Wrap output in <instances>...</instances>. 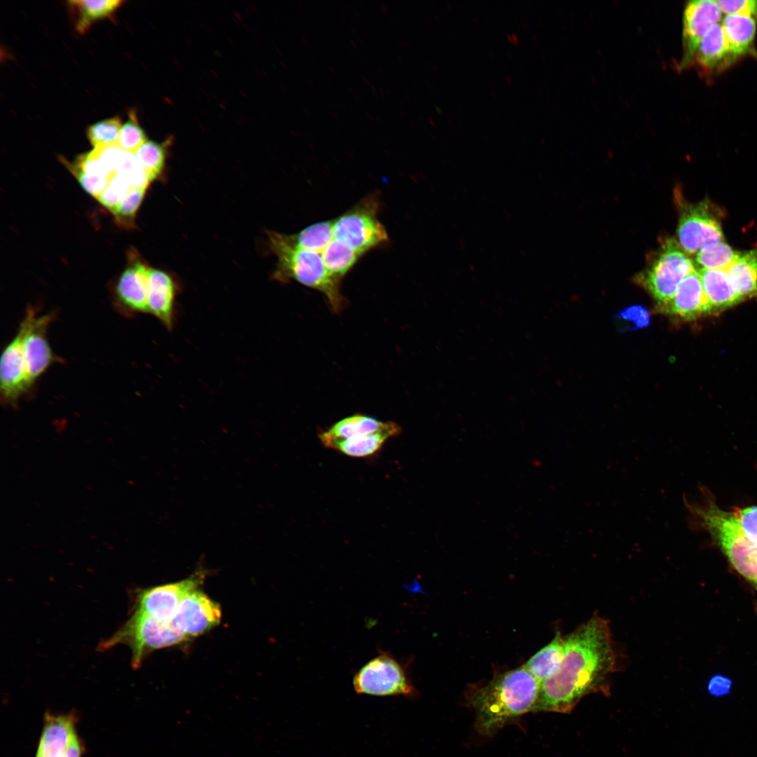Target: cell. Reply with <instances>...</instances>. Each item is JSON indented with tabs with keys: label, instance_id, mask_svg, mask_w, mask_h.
Listing matches in <instances>:
<instances>
[{
	"label": "cell",
	"instance_id": "22",
	"mask_svg": "<svg viewBox=\"0 0 757 757\" xmlns=\"http://www.w3.org/2000/svg\"><path fill=\"white\" fill-rule=\"evenodd\" d=\"M400 432V427L391 421L389 426L382 430L350 439L332 441L325 446L348 456L367 457L378 452L389 438L395 437Z\"/></svg>",
	"mask_w": 757,
	"mask_h": 757
},
{
	"label": "cell",
	"instance_id": "34",
	"mask_svg": "<svg viewBox=\"0 0 757 757\" xmlns=\"http://www.w3.org/2000/svg\"><path fill=\"white\" fill-rule=\"evenodd\" d=\"M144 132L140 128L135 116H131L121 127L117 144L123 151L135 154L146 142Z\"/></svg>",
	"mask_w": 757,
	"mask_h": 757
},
{
	"label": "cell",
	"instance_id": "19",
	"mask_svg": "<svg viewBox=\"0 0 757 757\" xmlns=\"http://www.w3.org/2000/svg\"><path fill=\"white\" fill-rule=\"evenodd\" d=\"M176 287L165 272L151 268L148 277L147 313L157 318L168 329L173 327Z\"/></svg>",
	"mask_w": 757,
	"mask_h": 757
},
{
	"label": "cell",
	"instance_id": "10",
	"mask_svg": "<svg viewBox=\"0 0 757 757\" xmlns=\"http://www.w3.org/2000/svg\"><path fill=\"white\" fill-rule=\"evenodd\" d=\"M53 319V314L38 315L35 308H29L18 331L32 386L55 360L46 338L48 326Z\"/></svg>",
	"mask_w": 757,
	"mask_h": 757
},
{
	"label": "cell",
	"instance_id": "20",
	"mask_svg": "<svg viewBox=\"0 0 757 757\" xmlns=\"http://www.w3.org/2000/svg\"><path fill=\"white\" fill-rule=\"evenodd\" d=\"M708 315L718 314L743 301L725 269L700 268Z\"/></svg>",
	"mask_w": 757,
	"mask_h": 757
},
{
	"label": "cell",
	"instance_id": "8",
	"mask_svg": "<svg viewBox=\"0 0 757 757\" xmlns=\"http://www.w3.org/2000/svg\"><path fill=\"white\" fill-rule=\"evenodd\" d=\"M661 247L643 282L652 296L664 304L673 297L682 280L695 268L688 254L675 239L667 238Z\"/></svg>",
	"mask_w": 757,
	"mask_h": 757
},
{
	"label": "cell",
	"instance_id": "3",
	"mask_svg": "<svg viewBox=\"0 0 757 757\" xmlns=\"http://www.w3.org/2000/svg\"><path fill=\"white\" fill-rule=\"evenodd\" d=\"M268 236L270 247L278 257L274 279L284 282L293 280L320 292L332 310L339 313L346 304L341 293V280L328 271L321 255L299 247L290 236L270 231Z\"/></svg>",
	"mask_w": 757,
	"mask_h": 757
},
{
	"label": "cell",
	"instance_id": "38",
	"mask_svg": "<svg viewBox=\"0 0 757 757\" xmlns=\"http://www.w3.org/2000/svg\"><path fill=\"white\" fill-rule=\"evenodd\" d=\"M721 12L757 18V0H717Z\"/></svg>",
	"mask_w": 757,
	"mask_h": 757
},
{
	"label": "cell",
	"instance_id": "25",
	"mask_svg": "<svg viewBox=\"0 0 757 757\" xmlns=\"http://www.w3.org/2000/svg\"><path fill=\"white\" fill-rule=\"evenodd\" d=\"M565 637L557 632L553 640L533 655L524 667L540 683L559 670L564 657Z\"/></svg>",
	"mask_w": 757,
	"mask_h": 757
},
{
	"label": "cell",
	"instance_id": "32",
	"mask_svg": "<svg viewBox=\"0 0 757 757\" xmlns=\"http://www.w3.org/2000/svg\"><path fill=\"white\" fill-rule=\"evenodd\" d=\"M115 172L123 177L132 188H147L151 182L135 154L123 151L116 165Z\"/></svg>",
	"mask_w": 757,
	"mask_h": 757
},
{
	"label": "cell",
	"instance_id": "35",
	"mask_svg": "<svg viewBox=\"0 0 757 757\" xmlns=\"http://www.w3.org/2000/svg\"><path fill=\"white\" fill-rule=\"evenodd\" d=\"M132 189L123 177L116 173L97 200L102 206L111 211L130 193Z\"/></svg>",
	"mask_w": 757,
	"mask_h": 757
},
{
	"label": "cell",
	"instance_id": "31",
	"mask_svg": "<svg viewBox=\"0 0 757 757\" xmlns=\"http://www.w3.org/2000/svg\"><path fill=\"white\" fill-rule=\"evenodd\" d=\"M146 191V188H133L130 193L111 210L118 226L127 229L135 227V215Z\"/></svg>",
	"mask_w": 757,
	"mask_h": 757
},
{
	"label": "cell",
	"instance_id": "29",
	"mask_svg": "<svg viewBox=\"0 0 757 757\" xmlns=\"http://www.w3.org/2000/svg\"><path fill=\"white\" fill-rule=\"evenodd\" d=\"M725 242L718 241L705 245L696 254V262L705 269H727L738 257Z\"/></svg>",
	"mask_w": 757,
	"mask_h": 757
},
{
	"label": "cell",
	"instance_id": "30",
	"mask_svg": "<svg viewBox=\"0 0 757 757\" xmlns=\"http://www.w3.org/2000/svg\"><path fill=\"white\" fill-rule=\"evenodd\" d=\"M135 156L151 182L162 173L165 158V151L162 144L147 140L137 151Z\"/></svg>",
	"mask_w": 757,
	"mask_h": 757
},
{
	"label": "cell",
	"instance_id": "5",
	"mask_svg": "<svg viewBox=\"0 0 757 757\" xmlns=\"http://www.w3.org/2000/svg\"><path fill=\"white\" fill-rule=\"evenodd\" d=\"M189 639L171 621L163 622L132 609L130 618L107 639L101 641L97 649L107 650L118 645L128 646L132 653L134 669L151 652L182 643Z\"/></svg>",
	"mask_w": 757,
	"mask_h": 757
},
{
	"label": "cell",
	"instance_id": "33",
	"mask_svg": "<svg viewBox=\"0 0 757 757\" xmlns=\"http://www.w3.org/2000/svg\"><path fill=\"white\" fill-rule=\"evenodd\" d=\"M122 125L118 117L98 121L87 130V136L94 147L117 144Z\"/></svg>",
	"mask_w": 757,
	"mask_h": 757
},
{
	"label": "cell",
	"instance_id": "27",
	"mask_svg": "<svg viewBox=\"0 0 757 757\" xmlns=\"http://www.w3.org/2000/svg\"><path fill=\"white\" fill-rule=\"evenodd\" d=\"M328 271L342 280L362 257L353 249L334 238L320 254Z\"/></svg>",
	"mask_w": 757,
	"mask_h": 757
},
{
	"label": "cell",
	"instance_id": "14",
	"mask_svg": "<svg viewBox=\"0 0 757 757\" xmlns=\"http://www.w3.org/2000/svg\"><path fill=\"white\" fill-rule=\"evenodd\" d=\"M221 618L219 605L196 589L181 601L172 622L189 638L201 635L214 627L219 624Z\"/></svg>",
	"mask_w": 757,
	"mask_h": 757
},
{
	"label": "cell",
	"instance_id": "12",
	"mask_svg": "<svg viewBox=\"0 0 757 757\" xmlns=\"http://www.w3.org/2000/svg\"><path fill=\"white\" fill-rule=\"evenodd\" d=\"M202 578L196 574L176 582L138 590L132 608L160 621H171L181 601L197 589Z\"/></svg>",
	"mask_w": 757,
	"mask_h": 757
},
{
	"label": "cell",
	"instance_id": "36",
	"mask_svg": "<svg viewBox=\"0 0 757 757\" xmlns=\"http://www.w3.org/2000/svg\"><path fill=\"white\" fill-rule=\"evenodd\" d=\"M64 163L76 178L82 188L95 198H97L104 191L112 178L89 176L72 163L66 161Z\"/></svg>",
	"mask_w": 757,
	"mask_h": 757
},
{
	"label": "cell",
	"instance_id": "16",
	"mask_svg": "<svg viewBox=\"0 0 757 757\" xmlns=\"http://www.w3.org/2000/svg\"><path fill=\"white\" fill-rule=\"evenodd\" d=\"M33 386L31 383L18 333L4 348L0 362V392L1 401L13 404Z\"/></svg>",
	"mask_w": 757,
	"mask_h": 757
},
{
	"label": "cell",
	"instance_id": "40",
	"mask_svg": "<svg viewBox=\"0 0 757 757\" xmlns=\"http://www.w3.org/2000/svg\"><path fill=\"white\" fill-rule=\"evenodd\" d=\"M732 685V681L729 677L716 674L709 679L707 690L710 695L714 697H721L730 693Z\"/></svg>",
	"mask_w": 757,
	"mask_h": 757
},
{
	"label": "cell",
	"instance_id": "13",
	"mask_svg": "<svg viewBox=\"0 0 757 757\" xmlns=\"http://www.w3.org/2000/svg\"><path fill=\"white\" fill-rule=\"evenodd\" d=\"M128 258L130 264L115 286V304L123 314L147 313L148 277L151 267L137 252H130Z\"/></svg>",
	"mask_w": 757,
	"mask_h": 757
},
{
	"label": "cell",
	"instance_id": "37",
	"mask_svg": "<svg viewBox=\"0 0 757 757\" xmlns=\"http://www.w3.org/2000/svg\"><path fill=\"white\" fill-rule=\"evenodd\" d=\"M742 535L757 543V507H749L732 511Z\"/></svg>",
	"mask_w": 757,
	"mask_h": 757
},
{
	"label": "cell",
	"instance_id": "21",
	"mask_svg": "<svg viewBox=\"0 0 757 757\" xmlns=\"http://www.w3.org/2000/svg\"><path fill=\"white\" fill-rule=\"evenodd\" d=\"M728 48L736 59L755 53L753 49L756 22L753 18L737 15H726L721 24Z\"/></svg>",
	"mask_w": 757,
	"mask_h": 757
},
{
	"label": "cell",
	"instance_id": "28",
	"mask_svg": "<svg viewBox=\"0 0 757 757\" xmlns=\"http://www.w3.org/2000/svg\"><path fill=\"white\" fill-rule=\"evenodd\" d=\"M290 237L299 247L320 254L334 238L333 219L313 224Z\"/></svg>",
	"mask_w": 757,
	"mask_h": 757
},
{
	"label": "cell",
	"instance_id": "26",
	"mask_svg": "<svg viewBox=\"0 0 757 757\" xmlns=\"http://www.w3.org/2000/svg\"><path fill=\"white\" fill-rule=\"evenodd\" d=\"M123 3L120 0L69 1L75 15L76 29L81 33L85 32L94 21L110 16Z\"/></svg>",
	"mask_w": 757,
	"mask_h": 757
},
{
	"label": "cell",
	"instance_id": "9",
	"mask_svg": "<svg viewBox=\"0 0 757 757\" xmlns=\"http://www.w3.org/2000/svg\"><path fill=\"white\" fill-rule=\"evenodd\" d=\"M77 723L75 712H45L34 757H83L86 748Z\"/></svg>",
	"mask_w": 757,
	"mask_h": 757
},
{
	"label": "cell",
	"instance_id": "7",
	"mask_svg": "<svg viewBox=\"0 0 757 757\" xmlns=\"http://www.w3.org/2000/svg\"><path fill=\"white\" fill-rule=\"evenodd\" d=\"M353 685L358 695L410 697L415 693L404 664L383 650L354 674Z\"/></svg>",
	"mask_w": 757,
	"mask_h": 757
},
{
	"label": "cell",
	"instance_id": "4",
	"mask_svg": "<svg viewBox=\"0 0 757 757\" xmlns=\"http://www.w3.org/2000/svg\"><path fill=\"white\" fill-rule=\"evenodd\" d=\"M690 507L736 571L757 587V543L742 535L734 512L711 500Z\"/></svg>",
	"mask_w": 757,
	"mask_h": 757
},
{
	"label": "cell",
	"instance_id": "1",
	"mask_svg": "<svg viewBox=\"0 0 757 757\" xmlns=\"http://www.w3.org/2000/svg\"><path fill=\"white\" fill-rule=\"evenodd\" d=\"M565 637L557 672L540 684L533 712L571 711L586 695L599 690L617 667V655L606 620L594 615Z\"/></svg>",
	"mask_w": 757,
	"mask_h": 757
},
{
	"label": "cell",
	"instance_id": "39",
	"mask_svg": "<svg viewBox=\"0 0 757 757\" xmlns=\"http://www.w3.org/2000/svg\"><path fill=\"white\" fill-rule=\"evenodd\" d=\"M618 318L631 322L633 329H641L650 323V315L648 311L641 306H633L621 311Z\"/></svg>",
	"mask_w": 757,
	"mask_h": 757
},
{
	"label": "cell",
	"instance_id": "2",
	"mask_svg": "<svg viewBox=\"0 0 757 757\" xmlns=\"http://www.w3.org/2000/svg\"><path fill=\"white\" fill-rule=\"evenodd\" d=\"M540 684L523 665L471 688L467 699L476 713L477 730L484 735H493L516 718L533 712Z\"/></svg>",
	"mask_w": 757,
	"mask_h": 757
},
{
	"label": "cell",
	"instance_id": "11",
	"mask_svg": "<svg viewBox=\"0 0 757 757\" xmlns=\"http://www.w3.org/2000/svg\"><path fill=\"white\" fill-rule=\"evenodd\" d=\"M677 235L678 244L688 254H697L705 245L723 238L719 219L707 200L682 207Z\"/></svg>",
	"mask_w": 757,
	"mask_h": 757
},
{
	"label": "cell",
	"instance_id": "15",
	"mask_svg": "<svg viewBox=\"0 0 757 757\" xmlns=\"http://www.w3.org/2000/svg\"><path fill=\"white\" fill-rule=\"evenodd\" d=\"M721 11L714 0H694L685 6L683 16V51L678 68L690 66L698 44L704 34L721 19Z\"/></svg>",
	"mask_w": 757,
	"mask_h": 757
},
{
	"label": "cell",
	"instance_id": "18",
	"mask_svg": "<svg viewBox=\"0 0 757 757\" xmlns=\"http://www.w3.org/2000/svg\"><path fill=\"white\" fill-rule=\"evenodd\" d=\"M735 60L728 48L722 26L718 23L700 40L690 66H695L704 74H712L723 70Z\"/></svg>",
	"mask_w": 757,
	"mask_h": 757
},
{
	"label": "cell",
	"instance_id": "17",
	"mask_svg": "<svg viewBox=\"0 0 757 757\" xmlns=\"http://www.w3.org/2000/svg\"><path fill=\"white\" fill-rule=\"evenodd\" d=\"M661 308L685 320L708 315L707 303L701 276L693 270L681 282L673 297Z\"/></svg>",
	"mask_w": 757,
	"mask_h": 757
},
{
	"label": "cell",
	"instance_id": "24",
	"mask_svg": "<svg viewBox=\"0 0 757 757\" xmlns=\"http://www.w3.org/2000/svg\"><path fill=\"white\" fill-rule=\"evenodd\" d=\"M731 282L743 301L757 298V247L738 257L727 268Z\"/></svg>",
	"mask_w": 757,
	"mask_h": 757
},
{
	"label": "cell",
	"instance_id": "23",
	"mask_svg": "<svg viewBox=\"0 0 757 757\" xmlns=\"http://www.w3.org/2000/svg\"><path fill=\"white\" fill-rule=\"evenodd\" d=\"M391 421L383 422L371 416L355 414L335 423L320 432L318 437L325 446L335 440L350 439L376 432L386 428Z\"/></svg>",
	"mask_w": 757,
	"mask_h": 757
},
{
	"label": "cell",
	"instance_id": "6",
	"mask_svg": "<svg viewBox=\"0 0 757 757\" xmlns=\"http://www.w3.org/2000/svg\"><path fill=\"white\" fill-rule=\"evenodd\" d=\"M378 197L371 194L333 219L334 238L362 257L389 241L384 226L378 219Z\"/></svg>",
	"mask_w": 757,
	"mask_h": 757
}]
</instances>
